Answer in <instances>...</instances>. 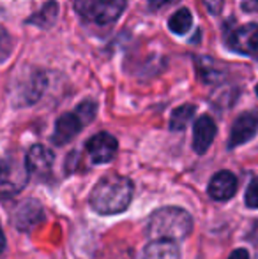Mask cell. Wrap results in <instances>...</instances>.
<instances>
[{
    "label": "cell",
    "mask_w": 258,
    "mask_h": 259,
    "mask_svg": "<svg viewBox=\"0 0 258 259\" xmlns=\"http://www.w3.org/2000/svg\"><path fill=\"white\" fill-rule=\"evenodd\" d=\"M6 249V236H4V233H2V229H0V252Z\"/></svg>",
    "instance_id": "d4e9b609"
},
{
    "label": "cell",
    "mask_w": 258,
    "mask_h": 259,
    "mask_svg": "<svg viewBox=\"0 0 258 259\" xmlns=\"http://www.w3.org/2000/svg\"><path fill=\"white\" fill-rule=\"evenodd\" d=\"M191 25H193V14L190 9H179L168 21V27L173 34L177 35H184L190 32Z\"/></svg>",
    "instance_id": "2e32d148"
},
{
    "label": "cell",
    "mask_w": 258,
    "mask_h": 259,
    "mask_svg": "<svg viewBox=\"0 0 258 259\" xmlns=\"http://www.w3.org/2000/svg\"><path fill=\"white\" fill-rule=\"evenodd\" d=\"M193 229V219L186 210L177 206H165L156 210L147 222V235L152 242L168 240L179 242L190 236Z\"/></svg>",
    "instance_id": "7a4b0ae2"
},
{
    "label": "cell",
    "mask_w": 258,
    "mask_h": 259,
    "mask_svg": "<svg viewBox=\"0 0 258 259\" xmlns=\"http://www.w3.org/2000/svg\"><path fill=\"white\" fill-rule=\"evenodd\" d=\"M195 116V106L193 104H184L173 109L172 116H170V129L172 131H182L188 127L191 118Z\"/></svg>",
    "instance_id": "e0dca14e"
},
{
    "label": "cell",
    "mask_w": 258,
    "mask_h": 259,
    "mask_svg": "<svg viewBox=\"0 0 258 259\" xmlns=\"http://www.w3.org/2000/svg\"><path fill=\"white\" fill-rule=\"evenodd\" d=\"M46 87V79L39 69L28 67L13 79V103L16 106H28L39 101Z\"/></svg>",
    "instance_id": "277c9868"
},
{
    "label": "cell",
    "mask_w": 258,
    "mask_h": 259,
    "mask_svg": "<svg viewBox=\"0 0 258 259\" xmlns=\"http://www.w3.org/2000/svg\"><path fill=\"white\" fill-rule=\"evenodd\" d=\"M228 259H249V254H248V250L246 249H237V250H234V252L230 254V257Z\"/></svg>",
    "instance_id": "603a6c76"
},
{
    "label": "cell",
    "mask_w": 258,
    "mask_h": 259,
    "mask_svg": "<svg viewBox=\"0 0 258 259\" xmlns=\"http://www.w3.org/2000/svg\"><path fill=\"white\" fill-rule=\"evenodd\" d=\"M223 2L225 0H203V4H205L210 14H219L221 9H223Z\"/></svg>",
    "instance_id": "44dd1931"
},
{
    "label": "cell",
    "mask_w": 258,
    "mask_h": 259,
    "mask_svg": "<svg viewBox=\"0 0 258 259\" xmlns=\"http://www.w3.org/2000/svg\"><path fill=\"white\" fill-rule=\"evenodd\" d=\"M228 46L241 55H253L258 50V25L248 23L228 37Z\"/></svg>",
    "instance_id": "52a82bcc"
},
{
    "label": "cell",
    "mask_w": 258,
    "mask_h": 259,
    "mask_svg": "<svg viewBox=\"0 0 258 259\" xmlns=\"http://www.w3.org/2000/svg\"><path fill=\"white\" fill-rule=\"evenodd\" d=\"M216 138V123L209 115H202L193 127V148L196 154H205Z\"/></svg>",
    "instance_id": "9c48e42d"
},
{
    "label": "cell",
    "mask_w": 258,
    "mask_h": 259,
    "mask_svg": "<svg viewBox=\"0 0 258 259\" xmlns=\"http://www.w3.org/2000/svg\"><path fill=\"white\" fill-rule=\"evenodd\" d=\"M133 199V182L121 175H106L90 192V206L101 215L121 213Z\"/></svg>",
    "instance_id": "6da1fadb"
},
{
    "label": "cell",
    "mask_w": 258,
    "mask_h": 259,
    "mask_svg": "<svg viewBox=\"0 0 258 259\" xmlns=\"http://www.w3.org/2000/svg\"><path fill=\"white\" fill-rule=\"evenodd\" d=\"M53 152L50 148L43 147V145H34L30 150L27 152V159H25V166H27L28 173L34 175H46L53 166Z\"/></svg>",
    "instance_id": "30bf717a"
},
{
    "label": "cell",
    "mask_w": 258,
    "mask_h": 259,
    "mask_svg": "<svg viewBox=\"0 0 258 259\" xmlns=\"http://www.w3.org/2000/svg\"><path fill=\"white\" fill-rule=\"evenodd\" d=\"M13 46H14V42H13L11 34L2 27V25H0V64H4V62L11 57V53H13Z\"/></svg>",
    "instance_id": "ac0fdd59"
},
{
    "label": "cell",
    "mask_w": 258,
    "mask_h": 259,
    "mask_svg": "<svg viewBox=\"0 0 258 259\" xmlns=\"http://www.w3.org/2000/svg\"><path fill=\"white\" fill-rule=\"evenodd\" d=\"M179 256L180 252L175 242L158 240V242H152L145 247L140 259H179Z\"/></svg>",
    "instance_id": "5bb4252c"
},
{
    "label": "cell",
    "mask_w": 258,
    "mask_h": 259,
    "mask_svg": "<svg viewBox=\"0 0 258 259\" xmlns=\"http://www.w3.org/2000/svg\"><path fill=\"white\" fill-rule=\"evenodd\" d=\"M6 167H7V166H6V164H4V162H2V160H0V178H2L4 171H6Z\"/></svg>",
    "instance_id": "484cf974"
},
{
    "label": "cell",
    "mask_w": 258,
    "mask_h": 259,
    "mask_svg": "<svg viewBox=\"0 0 258 259\" xmlns=\"http://www.w3.org/2000/svg\"><path fill=\"white\" fill-rule=\"evenodd\" d=\"M246 206L248 208H258V177L251 180V184L248 185V191H246Z\"/></svg>",
    "instance_id": "ffe728a7"
},
{
    "label": "cell",
    "mask_w": 258,
    "mask_h": 259,
    "mask_svg": "<svg viewBox=\"0 0 258 259\" xmlns=\"http://www.w3.org/2000/svg\"><path fill=\"white\" fill-rule=\"evenodd\" d=\"M75 9L83 20L96 25H112L126 9V0H72Z\"/></svg>",
    "instance_id": "3957f363"
},
{
    "label": "cell",
    "mask_w": 258,
    "mask_h": 259,
    "mask_svg": "<svg viewBox=\"0 0 258 259\" xmlns=\"http://www.w3.org/2000/svg\"><path fill=\"white\" fill-rule=\"evenodd\" d=\"M43 219V208L38 201H28L25 203L20 210L14 213L13 224L16 226L21 231H27V229L34 228L38 222H41Z\"/></svg>",
    "instance_id": "4fadbf2b"
},
{
    "label": "cell",
    "mask_w": 258,
    "mask_h": 259,
    "mask_svg": "<svg viewBox=\"0 0 258 259\" xmlns=\"http://www.w3.org/2000/svg\"><path fill=\"white\" fill-rule=\"evenodd\" d=\"M87 152L94 164L110 162L117 154V140L108 133H99L87 141Z\"/></svg>",
    "instance_id": "8992f818"
},
{
    "label": "cell",
    "mask_w": 258,
    "mask_h": 259,
    "mask_svg": "<svg viewBox=\"0 0 258 259\" xmlns=\"http://www.w3.org/2000/svg\"><path fill=\"white\" fill-rule=\"evenodd\" d=\"M57 18H59V6H57V2L50 0V2H46L34 16L28 18V23L35 25V27H39V28H50L55 25Z\"/></svg>",
    "instance_id": "9a60e30c"
},
{
    "label": "cell",
    "mask_w": 258,
    "mask_h": 259,
    "mask_svg": "<svg viewBox=\"0 0 258 259\" xmlns=\"http://www.w3.org/2000/svg\"><path fill=\"white\" fill-rule=\"evenodd\" d=\"M256 94H258V87H256Z\"/></svg>",
    "instance_id": "4316f807"
},
{
    "label": "cell",
    "mask_w": 258,
    "mask_h": 259,
    "mask_svg": "<svg viewBox=\"0 0 258 259\" xmlns=\"http://www.w3.org/2000/svg\"><path fill=\"white\" fill-rule=\"evenodd\" d=\"M242 9L246 13H255L258 11V0H242Z\"/></svg>",
    "instance_id": "7402d4cb"
},
{
    "label": "cell",
    "mask_w": 258,
    "mask_h": 259,
    "mask_svg": "<svg viewBox=\"0 0 258 259\" xmlns=\"http://www.w3.org/2000/svg\"><path fill=\"white\" fill-rule=\"evenodd\" d=\"M83 123L82 120L76 116V113H64L59 116L55 123V131H53V143L55 145H65L82 131Z\"/></svg>",
    "instance_id": "8fae6325"
},
{
    "label": "cell",
    "mask_w": 258,
    "mask_h": 259,
    "mask_svg": "<svg viewBox=\"0 0 258 259\" xmlns=\"http://www.w3.org/2000/svg\"><path fill=\"white\" fill-rule=\"evenodd\" d=\"M207 191L214 201H227L237 192V178L230 171H219L210 178Z\"/></svg>",
    "instance_id": "ba28073f"
},
{
    "label": "cell",
    "mask_w": 258,
    "mask_h": 259,
    "mask_svg": "<svg viewBox=\"0 0 258 259\" xmlns=\"http://www.w3.org/2000/svg\"><path fill=\"white\" fill-rule=\"evenodd\" d=\"M258 133V115L253 111L242 113L234 122L230 131V140H228V148H237L241 145L248 143L255 138Z\"/></svg>",
    "instance_id": "5b68a950"
},
{
    "label": "cell",
    "mask_w": 258,
    "mask_h": 259,
    "mask_svg": "<svg viewBox=\"0 0 258 259\" xmlns=\"http://www.w3.org/2000/svg\"><path fill=\"white\" fill-rule=\"evenodd\" d=\"M170 0H149V4H151V7H154V9H158V7H163L165 4H168Z\"/></svg>",
    "instance_id": "cb8c5ba5"
},
{
    "label": "cell",
    "mask_w": 258,
    "mask_h": 259,
    "mask_svg": "<svg viewBox=\"0 0 258 259\" xmlns=\"http://www.w3.org/2000/svg\"><path fill=\"white\" fill-rule=\"evenodd\" d=\"M195 64H196V74H198L200 81H203L205 85L217 83L227 76V71L223 69V65L209 57L196 58Z\"/></svg>",
    "instance_id": "7c38bea8"
},
{
    "label": "cell",
    "mask_w": 258,
    "mask_h": 259,
    "mask_svg": "<svg viewBox=\"0 0 258 259\" xmlns=\"http://www.w3.org/2000/svg\"><path fill=\"white\" fill-rule=\"evenodd\" d=\"M96 109L97 106L92 103V101H85V103H82L76 108V116H78L80 120H82V123L85 125V123L92 122V118L96 116Z\"/></svg>",
    "instance_id": "d6986e66"
}]
</instances>
